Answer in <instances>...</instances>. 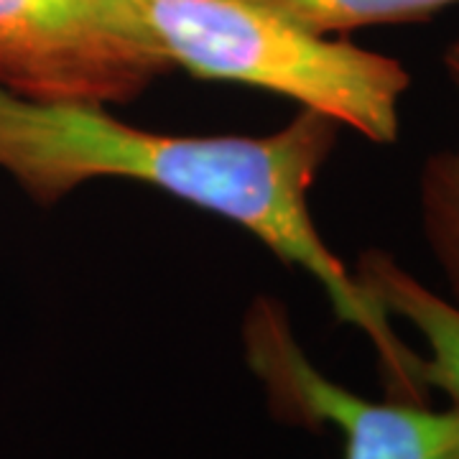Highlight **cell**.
<instances>
[{
    "mask_svg": "<svg viewBox=\"0 0 459 459\" xmlns=\"http://www.w3.org/2000/svg\"><path fill=\"white\" fill-rule=\"evenodd\" d=\"M340 126L301 110L268 135H171L131 126L105 105L36 102L0 87V171L29 197L51 207L92 179H133L238 222L299 265L327 294L337 319L373 342L388 398L427 403L419 362L322 240L309 207Z\"/></svg>",
    "mask_w": 459,
    "mask_h": 459,
    "instance_id": "6da1fadb",
    "label": "cell"
},
{
    "mask_svg": "<svg viewBox=\"0 0 459 459\" xmlns=\"http://www.w3.org/2000/svg\"><path fill=\"white\" fill-rule=\"evenodd\" d=\"M322 36L370 26L416 23L442 13L459 0H253Z\"/></svg>",
    "mask_w": 459,
    "mask_h": 459,
    "instance_id": "52a82bcc",
    "label": "cell"
},
{
    "mask_svg": "<svg viewBox=\"0 0 459 459\" xmlns=\"http://www.w3.org/2000/svg\"><path fill=\"white\" fill-rule=\"evenodd\" d=\"M171 69L135 0H0V87L18 98L126 105Z\"/></svg>",
    "mask_w": 459,
    "mask_h": 459,
    "instance_id": "3957f363",
    "label": "cell"
},
{
    "mask_svg": "<svg viewBox=\"0 0 459 459\" xmlns=\"http://www.w3.org/2000/svg\"><path fill=\"white\" fill-rule=\"evenodd\" d=\"M171 66L294 100L362 138L401 135L411 74L394 56L299 26L253 0H135Z\"/></svg>",
    "mask_w": 459,
    "mask_h": 459,
    "instance_id": "7a4b0ae2",
    "label": "cell"
},
{
    "mask_svg": "<svg viewBox=\"0 0 459 459\" xmlns=\"http://www.w3.org/2000/svg\"><path fill=\"white\" fill-rule=\"evenodd\" d=\"M243 352L273 419L340 429L344 459H459V406L373 403L347 391L307 358L286 307L271 296H258L247 309Z\"/></svg>",
    "mask_w": 459,
    "mask_h": 459,
    "instance_id": "277c9868",
    "label": "cell"
},
{
    "mask_svg": "<svg viewBox=\"0 0 459 459\" xmlns=\"http://www.w3.org/2000/svg\"><path fill=\"white\" fill-rule=\"evenodd\" d=\"M355 281L376 299L388 316H398L416 329L429 355H421L419 377L427 391H439L459 406V307L431 291L385 250H365L355 268Z\"/></svg>",
    "mask_w": 459,
    "mask_h": 459,
    "instance_id": "5b68a950",
    "label": "cell"
},
{
    "mask_svg": "<svg viewBox=\"0 0 459 459\" xmlns=\"http://www.w3.org/2000/svg\"><path fill=\"white\" fill-rule=\"evenodd\" d=\"M444 69L459 92V39L444 51ZM419 217L429 253L446 283V299L459 307V146L434 151L421 166Z\"/></svg>",
    "mask_w": 459,
    "mask_h": 459,
    "instance_id": "8992f818",
    "label": "cell"
}]
</instances>
